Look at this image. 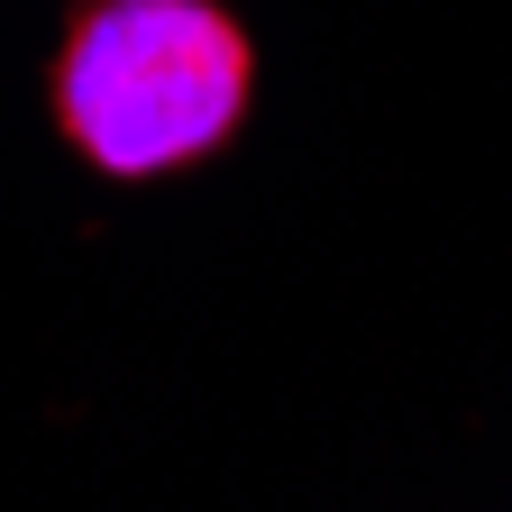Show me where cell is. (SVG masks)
I'll return each instance as SVG.
<instances>
[{"label": "cell", "mask_w": 512, "mask_h": 512, "mask_svg": "<svg viewBox=\"0 0 512 512\" xmlns=\"http://www.w3.org/2000/svg\"><path fill=\"white\" fill-rule=\"evenodd\" d=\"M256 46L220 0H74L46 64L55 138L110 183L183 174L238 138Z\"/></svg>", "instance_id": "6da1fadb"}]
</instances>
